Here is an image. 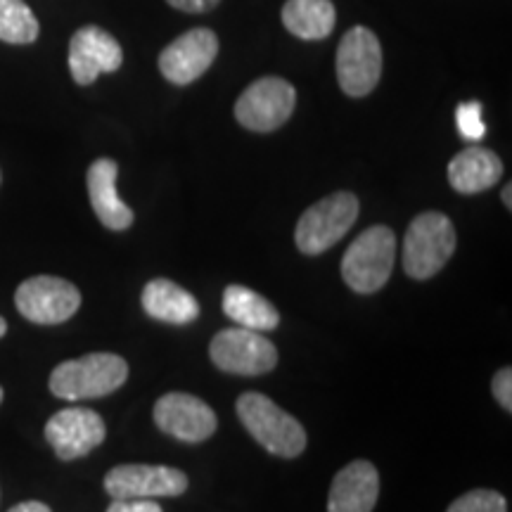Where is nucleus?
<instances>
[{
	"mask_svg": "<svg viewBox=\"0 0 512 512\" xmlns=\"http://www.w3.org/2000/svg\"><path fill=\"white\" fill-rule=\"evenodd\" d=\"M128 377V363L117 354H88L64 361L50 375V392L64 401L100 399L117 392Z\"/></svg>",
	"mask_w": 512,
	"mask_h": 512,
	"instance_id": "f257e3e1",
	"label": "nucleus"
},
{
	"mask_svg": "<svg viewBox=\"0 0 512 512\" xmlns=\"http://www.w3.org/2000/svg\"><path fill=\"white\" fill-rule=\"evenodd\" d=\"M238 415L247 432L280 458H297L306 448V430L302 422L285 413L268 396L247 392L238 399Z\"/></svg>",
	"mask_w": 512,
	"mask_h": 512,
	"instance_id": "f03ea898",
	"label": "nucleus"
},
{
	"mask_svg": "<svg viewBox=\"0 0 512 512\" xmlns=\"http://www.w3.org/2000/svg\"><path fill=\"white\" fill-rule=\"evenodd\" d=\"M396 259V235L387 226L363 230L342 259V278L358 294H373L387 285Z\"/></svg>",
	"mask_w": 512,
	"mask_h": 512,
	"instance_id": "7ed1b4c3",
	"label": "nucleus"
},
{
	"mask_svg": "<svg viewBox=\"0 0 512 512\" xmlns=\"http://www.w3.org/2000/svg\"><path fill=\"white\" fill-rule=\"evenodd\" d=\"M456 252V228L439 211L415 216L403 240V268L415 280L437 275Z\"/></svg>",
	"mask_w": 512,
	"mask_h": 512,
	"instance_id": "20e7f679",
	"label": "nucleus"
},
{
	"mask_svg": "<svg viewBox=\"0 0 512 512\" xmlns=\"http://www.w3.org/2000/svg\"><path fill=\"white\" fill-rule=\"evenodd\" d=\"M358 219V200L351 192H335L323 197L302 214L294 230L299 252L316 256L335 247Z\"/></svg>",
	"mask_w": 512,
	"mask_h": 512,
	"instance_id": "39448f33",
	"label": "nucleus"
},
{
	"mask_svg": "<svg viewBox=\"0 0 512 512\" xmlns=\"http://www.w3.org/2000/svg\"><path fill=\"white\" fill-rule=\"evenodd\" d=\"M382 76V46L366 27L344 34L337 48V81L349 98H363L375 91Z\"/></svg>",
	"mask_w": 512,
	"mask_h": 512,
	"instance_id": "423d86ee",
	"label": "nucleus"
},
{
	"mask_svg": "<svg viewBox=\"0 0 512 512\" xmlns=\"http://www.w3.org/2000/svg\"><path fill=\"white\" fill-rule=\"evenodd\" d=\"M297 91L280 76H264L254 81L235 102V119L249 131L271 133L292 117Z\"/></svg>",
	"mask_w": 512,
	"mask_h": 512,
	"instance_id": "0eeeda50",
	"label": "nucleus"
},
{
	"mask_svg": "<svg viewBox=\"0 0 512 512\" xmlns=\"http://www.w3.org/2000/svg\"><path fill=\"white\" fill-rule=\"evenodd\" d=\"M15 304L17 311L31 323L60 325L79 311L81 292L64 278L36 275L17 287Z\"/></svg>",
	"mask_w": 512,
	"mask_h": 512,
	"instance_id": "6e6552de",
	"label": "nucleus"
},
{
	"mask_svg": "<svg viewBox=\"0 0 512 512\" xmlns=\"http://www.w3.org/2000/svg\"><path fill=\"white\" fill-rule=\"evenodd\" d=\"M209 356L216 368L233 375H264L278 363L273 342L247 328L221 330L211 339Z\"/></svg>",
	"mask_w": 512,
	"mask_h": 512,
	"instance_id": "1a4fd4ad",
	"label": "nucleus"
},
{
	"mask_svg": "<svg viewBox=\"0 0 512 512\" xmlns=\"http://www.w3.org/2000/svg\"><path fill=\"white\" fill-rule=\"evenodd\" d=\"M107 437L105 420L91 408L72 406L55 413L46 425V439L60 460L88 456Z\"/></svg>",
	"mask_w": 512,
	"mask_h": 512,
	"instance_id": "9d476101",
	"label": "nucleus"
},
{
	"mask_svg": "<svg viewBox=\"0 0 512 512\" xmlns=\"http://www.w3.org/2000/svg\"><path fill=\"white\" fill-rule=\"evenodd\" d=\"M185 489V472L164 465H119L105 477V491L112 498H174Z\"/></svg>",
	"mask_w": 512,
	"mask_h": 512,
	"instance_id": "9b49d317",
	"label": "nucleus"
},
{
	"mask_svg": "<svg viewBox=\"0 0 512 512\" xmlns=\"http://www.w3.org/2000/svg\"><path fill=\"white\" fill-rule=\"evenodd\" d=\"M219 55V38L211 29H192L178 36L159 55V72L176 86L197 81Z\"/></svg>",
	"mask_w": 512,
	"mask_h": 512,
	"instance_id": "f8f14e48",
	"label": "nucleus"
},
{
	"mask_svg": "<svg viewBox=\"0 0 512 512\" xmlns=\"http://www.w3.org/2000/svg\"><path fill=\"white\" fill-rule=\"evenodd\" d=\"M157 427L185 444H200L216 432V413L202 399L171 392L155 403Z\"/></svg>",
	"mask_w": 512,
	"mask_h": 512,
	"instance_id": "ddd939ff",
	"label": "nucleus"
},
{
	"mask_svg": "<svg viewBox=\"0 0 512 512\" xmlns=\"http://www.w3.org/2000/svg\"><path fill=\"white\" fill-rule=\"evenodd\" d=\"M124 62V50L117 38L100 27H83L69 43V69L79 86H91L100 74L117 72Z\"/></svg>",
	"mask_w": 512,
	"mask_h": 512,
	"instance_id": "4468645a",
	"label": "nucleus"
},
{
	"mask_svg": "<svg viewBox=\"0 0 512 512\" xmlns=\"http://www.w3.org/2000/svg\"><path fill=\"white\" fill-rule=\"evenodd\" d=\"M380 496V475L368 460H354L339 470L330 486L328 512H373Z\"/></svg>",
	"mask_w": 512,
	"mask_h": 512,
	"instance_id": "2eb2a0df",
	"label": "nucleus"
},
{
	"mask_svg": "<svg viewBox=\"0 0 512 512\" xmlns=\"http://www.w3.org/2000/svg\"><path fill=\"white\" fill-rule=\"evenodd\" d=\"M119 166L114 159H95L88 169V195L100 223L110 230H126L133 226V211L117 192Z\"/></svg>",
	"mask_w": 512,
	"mask_h": 512,
	"instance_id": "dca6fc26",
	"label": "nucleus"
},
{
	"mask_svg": "<svg viewBox=\"0 0 512 512\" xmlns=\"http://www.w3.org/2000/svg\"><path fill=\"white\" fill-rule=\"evenodd\" d=\"M503 178V162L494 150L486 147H467L458 152L448 164V181L460 195H477Z\"/></svg>",
	"mask_w": 512,
	"mask_h": 512,
	"instance_id": "f3484780",
	"label": "nucleus"
},
{
	"mask_svg": "<svg viewBox=\"0 0 512 512\" xmlns=\"http://www.w3.org/2000/svg\"><path fill=\"white\" fill-rule=\"evenodd\" d=\"M140 302H143L147 316L169 325H190L200 318L197 299L188 290H183L181 285L171 283L166 278H157L147 283Z\"/></svg>",
	"mask_w": 512,
	"mask_h": 512,
	"instance_id": "a211bd4d",
	"label": "nucleus"
},
{
	"mask_svg": "<svg viewBox=\"0 0 512 512\" xmlns=\"http://www.w3.org/2000/svg\"><path fill=\"white\" fill-rule=\"evenodd\" d=\"M223 313L238 323L240 328L266 332L275 330L280 323V313L266 297L249 290L245 285H230L223 292Z\"/></svg>",
	"mask_w": 512,
	"mask_h": 512,
	"instance_id": "6ab92c4d",
	"label": "nucleus"
},
{
	"mask_svg": "<svg viewBox=\"0 0 512 512\" xmlns=\"http://www.w3.org/2000/svg\"><path fill=\"white\" fill-rule=\"evenodd\" d=\"M335 5L332 0H287L283 24L302 41H323L335 29Z\"/></svg>",
	"mask_w": 512,
	"mask_h": 512,
	"instance_id": "aec40b11",
	"label": "nucleus"
},
{
	"mask_svg": "<svg viewBox=\"0 0 512 512\" xmlns=\"http://www.w3.org/2000/svg\"><path fill=\"white\" fill-rule=\"evenodd\" d=\"M38 19L24 0H0V41L27 46L38 38Z\"/></svg>",
	"mask_w": 512,
	"mask_h": 512,
	"instance_id": "412c9836",
	"label": "nucleus"
},
{
	"mask_svg": "<svg viewBox=\"0 0 512 512\" xmlns=\"http://www.w3.org/2000/svg\"><path fill=\"white\" fill-rule=\"evenodd\" d=\"M446 512H508V503L498 491L477 489L456 498Z\"/></svg>",
	"mask_w": 512,
	"mask_h": 512,
	"instance_id": "4be33fe9",
	"label": "nucleus"
},
{
	"mask_svg": "<svg viewBox=\"0 0 512 512\" xmlns=\"http://www.w3.org/2000/svg\"><path fill=\"white\" fill-rule=\"evenodd\" d=\"M456 124L460 136L470 143H477L486 136V124H484V112H482V102L470 100V102H460L456 110Z\"/></svg>",
	"mask_w": 512,
	"mask_h": 512,
	"instance_id": "5701e85b",
	"label": "nucleus"
},
{
	"mask_svg": "<svg viewBox=\"0 0 512 512\" xmlns=\"http://www.w3.org/2000/svg\"><path fill=\"white\" fill-rule=\"evenodd\" d=\"M491 392H494L496 401L501 403L505 411H512V370L501 368L491 382Z\"/></svg>",
	"mask_w": 512,
	"mask_h": 512,
	"instance_id": "b1692460",
	"label": "nucleus"
},
{
	"mask_svg": "<svg viewBox=\"0 0 512 512\" xmlns=\"http://www.w3.org/2000/svg\"><path fill=\"white\" fill-rule=\"evenodd\" d=\"M107 512H162V505L152 498H114Z\"/></svg>",
	"mask_w": 512,
	"mask_h": 512,
	"instance_id": "393cba45",
	"label": "nucleus"
},
{
	"mask_svg": "<svg viewBox=\"0 0 512 512\" xmlns=\"http://www.w3.org/2000/svg\"><path fill=\"white\" fill-rule=\"evenodd\" d=\"M171 8L183 10V12H207L219 5V0H166Z\"/></svg>",
	"mask_w": 512,
	"mask_h": 512,
	"instance_id": "a878e982",
	"label": "nucleus"
},
{
	"mask_svg": "<svg viewBox=\"0 0 512 512\" xmlns=\"http://www.w3.org/2000/svg\"><path fill=\"white\" fill-rule=\"evenodd\" d=\"M10 512H53V510H50L48 505L41 503V501H27V503L15 505V508H12Z\"/></svg>",
	"mask_w": 512,
	"mask_h": 512,
	"instance_id": "bb28decb",
	"label": "nucleus"
},
{
	"mask_svg": "<svg viewBox=\"0 0 512 512\" xmlns=\"http://www.w3.org/2000/svg\"><path fill=\"white\" fill-rule=\"evenodd\" d=\"M501 200L505 202V207L512 209V188H510V183L505 185V188H503V195H501Z\"/></svg>",
	"mask_w": 512,
	"mask_h": 512,
	"instance_id": "cd10ccee",
	"label": "nucleus"
},
{
	"mask_svg": "<svg viewBox=\"0 0 512 512\" xmlns=\"http://www.w3.org/2000/svg\"><path fill=\"white\" fill-rule=\"evenodd\" d=\"M5 332H8V323H5V320H3V318H0V337H3V335H5Z\"/></svg>",
	"mask_w": 512,
	"mask_h": 512,
	"instance_id": "c85d7f7f",
	"label": "nucleus"
},
{
	"mask_svg": "<svg viewBox=\"0 0 512 512\" xmlns=\"http://www.w3.org/2000/svg\"><path fill=\"white\" fill-rule=\"evenodd\" d=\"M0 403H3V387H0Z\"/></svg>",
	"mask_w": 512,
	"mask_h": 512,
	"instance_id": "c756f323",
	"label": "nucleus"
}]
</instances>
